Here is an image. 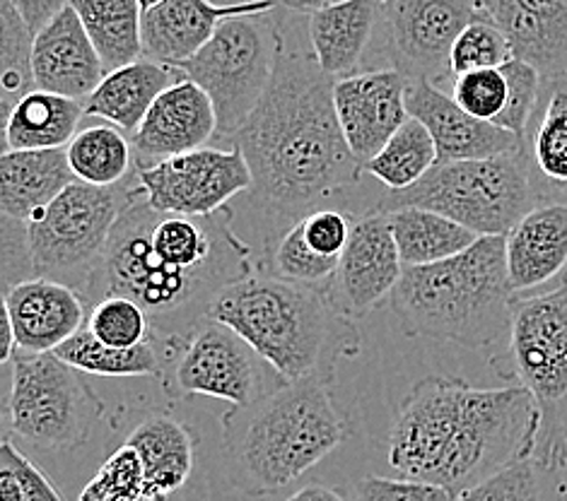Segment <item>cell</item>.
Segmentation results:
<instances>
[{
  "mask_svg": "<svg viewBox=\"0 0 567 501\" xmlns=\"http://www.w3.org/2000/svg\"><path fill=\"white\" fill-rule=\"evenodd\" d=\"M249 243L233 229V210L206 218L159 212L133 194L106 247L90 304L128 296L151 319L159 343L179 341L210 316L215 300L256 273Z\"/></svg>",
  "mask_w": 567,
  "mask_h": 501,
  "instance_id": "obj_1",
  "label": "cell"
},
{
  "mask_svg": "<svg viewBox=\"0 0 567 501\" xmlns=\"http://www.w3.org/2000/svg\"><path fill=\"white\" fill-rule=\"evenodd\" d=\"M336 80L305 51L282 49L276 73L233 143L251 169V191L276 220L266 247L317 206L355 186L364 165L350 150L333 104Z\"/></svg>",
  "mask_w": 567,
  "mask_h": 501,
  "instance_id": "obj_2",
  "label": "cell"
},
{
  "mask_svg": "<svg viewBox=\"0 0 567 501\" xmlns=\"http://www.w3.org/2000/svg\"><path fill=\"white\" fill-rule=\"evenodd\" d=\"M538 435L542 413L526 388L425 376L399 405L386 456L401 478L440 484L458 497L536 456Z\"/></svg>",
  "mask_w": 567,
  "mask_h": 501,
  "instance_id": "obj_3",
  "label": "cell"
},
{
  "mask_svg": "<svg viewBox=\"0 0 567 501\" xmlns=\"http://www.w3.org/2000/svg\"><path fill=\"white\" fill-rule=\"evenodd\" d=\"M225 323L282 382H333L339 362L355 357L362 335L333 302L329 288L280 280L259 265L227 288L210 316Z\"/></svg>",
  "mask_w": 567,
  "mask_h": 501,
  "instance_id": "obj_4",
  "label": "cell"
},
{
  "mask_svg": "<svg viewBox=\"0 0 567 501\" xmlns=\"http://www.w3.org/2000/svg\"><path fill=\"white\" fill-rule=\"evenodd\" d=\"M348 435L331 382H280L259 400L223 415L229 482L247 497L274 494L321 463Z\"/></svg>",
  "mask_w": 567,
  "mask_h": 501,
  "instance_id": "obj_5",
  "label": "cell"
},
{
  "mask_svg": "<svg viewBox=\"0 0 567 501\" xmlns=\"http://www.w3.org/2000/svg\"><path fill=\"white\" fill-rule=\"evenodd\" d=\"M389 300L406 335L466 349L495 347L509 335L517 300L507 280L505 237H481L450 261L406 268Z\"/></svg>",
  "mask_w": 567,
  "mask_h": 501,
  "instance_id": "obj_6",
  "label": "cell"
},
{
  "mask_svg": "<svg viewBox=\"0 0 567 501\" xmlns=\"http://www.w3.org/2000/svg\"><path fill=\"white\" fill-rule=\"evenodd\" d=\"M493 369L532 393L542 413L536 458L567 466V273L546 292L517 296L507 347L491 357Z\"/></svg>",
  "mask_w": 567,
  "mask_h": 501,
  "instance_id": "obj_7",
  "label": "cell"
},
{
  "mask_svg": "<svg viewBox=\"0 0 567 501\" xmlns=\"http://www.w3.org/2000/svg\"><path fill=\"white\" fill-rule=\"evenodd\" d=\"M133 194L136 179L112 188L73 181L24 225V255L32 278L69 284L90 304L114 227Z\"/></svg>",
  "mask_w": 567,
  "mask_h": 501,
  "instance_id": "obj_8",
  "label": "cell"
},
{
  "mask_svg": "<svg viewBox=\"0 0 567 501\" xmlns=\"http://www.w3.org/2000/svg\"><path fill=\"white\" fill-rule=\"evenodd\" d=\"M538 202L522 150L491 159L435 165L409 191H389L377 212L421 208L444 215L478 237H507Z\"/></svg>",
  "mask_w": 567,
  "mask_h": 501,
  "instance_id": "obj_9",
  "label": "cell"
},
{
  "mask_svg": "<svg viewBox=\"0 0 567 501\" xmlns=\"http://www.w3.org/2000/svg\"><path fill=\"white\" fill-rule=\"evenodd\" d=\"M274 12L225 20L210 42L179 65L210 97L223 140L235 138L271 87L282 49V30L274 22Z\"/></svg>",
  "mask_w": 567,
  "mask_h": 501,
  "instance_id": "obj_10",
  "label": "cell"
},
{
  "mask_svg": "<svg viewBox=\"0 0 567 501\" xmlns=\"http://www.w3.org/2000/svg\"><path fill=\"white\" fill-rule=\"evenodd\" d=\"M10 372L8 415L20 439L47 451H69L87 443L104 415V403L83 372L53 352H18Z\"/></svg>",
  "mask_w": 567,
  "mask_h": 501,
  "instance_id": "obj_11",
  "label": "cell"
},
{
  "mask_svg": "<svg viewBox=\"0 0 567 501\" xmlns=\"http://www.w3.org/2000/svg\"><path fill=\"white\" fill-rule=\"evenodd\" d=\"M159 347V382L169 400L210 396L241 408L280 384L268 386V364L233 328L213 319L200 321L186 337Z\"/></svg>",
  "mask_w": 567,
  "mask_h": 501,
  "instance_id": "obj_12",
  "label": "cell"
},
{
  "mask_svg": "<svg viewBox=\"0 0 567 501\" xmlns=\"http://www.w3.org/2000/svg\"><path fill=\"white\" fill-rule=\"evenodd\" d=\"M478 18V3L468 0H389L380 18L386 67L411 83L440 85L452 75L450 56L458 34Z\"/></svg>",
  "mask_w": 567,
  "mask_h": 501,
  "instance_id": "obj_13",
  "label": "cell"
},
{
  "mask_svg": "<svg viewBox=\"0 0 567 501\" xmlns=\"http://www.w3.org/2000/svg\"><path fill=\"white\" fill-rule=\"evenodd\" d=\"M251 169L239 147H200L136 171V186L159 212L206 218L249 191Z\"/></svg>",
  "mask_w": 567,
  "mask_h": 501,
  "instance_id": "obj_14",
  "label": "cell"
},
{
  "mask_svg": "<svg viewBox=\"0 0 567 501\" xmlns=\"http://www.w3.org/2000/svg\"><path fill=\"white\" fill-rule=\"evenodd\" d=\"M403 270L389 218L372 210L353 225L329 294L350 319L368 316L396 290Z\"/></svg>",
  "mask_w": 567,
  "mask_h": 501,
  "instance_id": "obj_15",
  "label": "cell"
},
{
  "mask_svg": "<svg viewBox=\"0 0 567 501\" xmlns=\"http://www.w3.org/2000/svg\"><path fill=\"white\" fill-rule=\"evenodd\" d=\"M406 90L409 77H403L394 67L336 80V116H339L348 147L362 165H368L391 140V135L411 118Z\"/></svg>",
  "mask_w": 567,
  "mask_h": 501,
  "instance_id": "obj_16",
  "label": "cell"
},
{
  "mask_svg": "<svg viewBox=\"0 0 567 501\" xmlns=\"http://www.w3.org/2000/svg\"><path fill=\"white\" fill-rule=\"evenodd\" d=\"M213 138H218L215 106L208 94L184 75L159 94L138 131L131 135V143L138 169H147L165 159L200 150Z\"/></svg>",
  "mask_w": 567,
  "mask_h": 501,
  "instance_id": "obj_17",
  "label": "cell"
},
{
  "mask_svg": "<svg viewBox=\"0 0 567 501\" xmlns=\"http://www.w3.org/2000/svg\"><path fill=\"white\" fill-rule=\"evenodd\" d=\"M406 109L411 118L421 121L430 131L437 147V165L491 159L522 150V138L515 133L466 114L452 94H444L435 83L409 80Z\"/></svg>",
  "mask_w": 567,
  "mask_h": 501,
  "instance_id": "obj_18",
  "label": "cell"
},
{
  "mask_svg": "<svg viewBox=\"0 0 567 501\" xmlns=\"http://www.w3.org/2000/svg\"><path fill=\"white\" fill-rule=\"evenodd\" d=\"M85 304L69 284L27 278L10 284L0 309L16 331L18 352L49 355L85 328Z\"/></svg>",
  "mask_w": 567,
  "mask_h": 501,
  "instance_id": "obj_19",
  "label": "cell"
},
{
  "mask_svg": "<svg viewBox=\"0 0 567 501\" xmlns=\"http://www.w3.org/2000/svg\"><path fill=\"white\" fill-rule=\"evenodd\" d=\"M478 12L544 83L567 77V0H478Z\"/></svg>",
  "mask_w": 567,
  "mask_h": 501,
  "instance_id": "obj_20",
  "label": "cell"
},
{
  "mask_svg": "<svg viewBox=\"0 0 567 501\" xmlns=\"http://www.w3.org/2000/svg\"><path fill=\"white\" fill-rule=\"evenodd\" d=\"M278 10L276 0L249 6H215L210 0H165L143 12V56L179 67L204 49L225 20Z\"/></svg>",
  "mask_w": 567,
  "mask_h": 501,
  "instance_id": "obj_21",
  "label": "cell"
},
{
  "mask_svg": "<svg viewBox=\"0 0 567 501\" xmlns=\"http://www.w3.org/2000/svg\"><path fill=\"white\" fill-rule=\"evenodd\" d=\"M32 67L37 90L78 102H85L106 77L100 53L71 6L34 36Z\"/></svg>",
  "mask_w": 567,
  "mask_h": 501,
  "instance_id": "obj_22",
  "label": "cell"
},
{
  "mask_svg": "<svg viewBox=\"0 0 567 501\" xmlns=\"http://www.w3.org/2000/svg\"><path fill=\"white\" fill-rule=\"evenodd\" d=\"M507 280L515 296L546 292L567 273V206L542 202L505 237Z\"/></svg>",
  "mask_w": 567,
  "mask_h": 501,
  "instance_id": "obj_23",
  "label": "cell"
},
{
  "mask_svg": "<svg viewBox=\"0 0 567 501\" xmlns=\"http://www.w3.org/2000/svg\"><path fill=\"white\" fill-rule=\"evenodd\" d=\"M522 155L538 202L567 206V77L544 83Z\"/></svg>",
  "mask_w": 567,
  "mask_h": 501,
  "instance_id": "obj_24",
  "label": "cell"
},
{
  "mask_svg": "<svg viewBox=\"0 0 567 501\" xmlns=\"http://www.w3.org/2000/svg\"><path fill=\"white\" fill-rule=\"evenodd\" d=\"M380 18L382 3L377 0H339L309 15L307 34L321 71L333 80L355 75Z\"/></svg>",
  "mask_w": 567,
  "mask_h": 501,
  "instance_id": "obj_25",
  "label": "cell"
},
{
  "mask_svg": "<svg viewBox=\"0 0 567 501\" xmlns=\"http://www.w3.org/2000/svg\"><path fill=\"white\" fill-rule=\"evenodd\" d=\"M75 179L65 150H18L0 157V212L27 225Z\"/></svg>",
  "mask_w": 567,
  "mask_h": 501,
  "instance_id": "obj_26",
  "label": "cell"
},
{
  "mask_svg": "<svg viewBox=\"0 0 567 501\" xmlns=\"http://www.w3.org/2000/svg\"><path fill=\"white\" fill-rule=\"evenodd\" d=\"M126 443L141 456L145 472L143 501H167L192 478L196 439L192 429L172 415H147L131 431Z\"/></svg>",
  "mask_w": 567,
  "mask_h": 501,
  "instance_id": "obj_27",
  "label": "cell"
},
{
  "mask_svg": "<svg viewBox=\"0 0 567 501\" xmlns=\"http://www.w3.org/2000/svg\"><path fill=\"white\" fill-rule=\"evenodd\" d=\"M179 67L138 59L106 73L102 85L85 100V116L102 118L124 133H136L159 94L179 83Z\"/></svg>",
  "mask_w": 567,
  "mask_h": 501,
  "instance_id": "obj_28",
  "label": "cell"
},
{
  "mask_svg": "<svg viewBox=\"0 0 567 501\" xmlns=\"http://www.w3.org/2000/svg\"><path fill=\"white\" fill-rule=\"evenodd\" d=\"M85 118V102L34 90L6 118V153L65 150Z\"/></svg>",
  "mask_w": 567,
  "mask_h": 501,
  "instance_id": "obj_29",
  "label": "cell"
},
{
  "mask_svg": "<svg viewBox=\"0 0 567 501\" xmlns=\"http://www.w3.org/2000/svg\"><path fill=\"white\" fill-rule=\"evenodd\" d=\"M384 215L389 218L403 268H423L450 261L481 239L471 229L430 210L401 208Z\"/></svg>",
  "mask_w": 567,
  "mask_h": 501,
  "instance_id": "obj_30",
  "label": "cell"
},
{
  "mask_svg": "<svg viewBox=\"0 0 567 501\" xmlns=\"http://www.w3.org/2000/svg\"><path fill=\"white\" fill-rule=\"evenodd\" d=\"M106 73L143 56V10L138 0H71Z\"/></svg>",
  "mask_w": 567,
  "mask_h": 501,
  "instance_id": "obj_31",
  "label": "cell"
},
{
  "mask_svg": "<svg viewBox=\"0 0 567 501\" xmlns=\"http://www.w3.org/2000/svg\"><path fill=\"white\" fill-rule=\"evenodd\" d=\"M69 165L78 181L112 188L131 179V167L136 161L133 143L124 131L112 124H97L80 131L65 147Z\"/></svg>",
  "mask_w": 567,
  "mask_h": 501,
  "instance_id": "obj_32",
  "label": "cell"
},
{
  "mask_svg": "<svg viewBox=\"0 0 567 501\" xmlns=\"http://www.w3.org/2000/svg\"><path fill=\"white\" fill-rule=\"evenodd\" d=\"M435 165L437 147L430 131L421 121L409 118L391 135V140L382 150L364 165V174L382 181L389 191H409Z\"/></svg>",
  "mask_w": 567,
  "mask_h": 501,
  "instance_id": "obj_33",
  "label": "cell"
},
{
  "mask_svg": "<svg viewBox=\"0 0 567 501\" xmlns=\"http://www.w3.org/2000/svg\"><path fill=\"white\" fill-rule=\"evenodd\" d=\"M155 345V335L151 341L118 349L100 343L87 328L73 335L63 343L53 355L71 364L78 372L92 376H162V352Z\"/></svg>",
  "mask_w": 567,
  "mask_h": 501,
  "instance_id": "obj_34",
  "label": "cell"
},
{
  "mask_svg": "<svg viewBox=\"0 0 567 501\" xmlns=\"http://www.w3.org/2000/svg\"><path fill=\"white\" fill-rule=\"evenodd\" d=\"M565 497L567 484L560 470L532 456L471 487L456 501H565Z\"/></svg>",
  "mask_w": 567,
  "mask_h": 501,
  "instance_id": "obj_35",
  "label": "cell"
},
{
  "mask_svg": "<svg viewBox=\"0 0 567 501\" xmlns=\"http://www.w3.org/2000/svg\"><path fill=\"white\" fill-rule=\"evenodd\" d=\"M32 53L34 34L10 0H3V15H0V104H3V118H8L27 94L37 90Z\"/></svg>",
  "mask_w": 567,
  "mask_h": 501,
  "instance_id": "obj_36",
  "label": "cell"
},
{
  "mask_svg": "<svg viewBox=\"0 0 567 501\" xmlns=\"http://www.w3.org/2000/svg\"><path fill=\"white\" fill-rule=\"evenodd\" d=\"M339 265L341 259L323 255L309 247L305 237V222L300 220L274 247H268V261L261 268L280 280L312 284V288H329L336 273H339Z\"/></svg>",
  "mask_w": 567,
  "mask_h": 501,
  "instance_id": "obj_37",
  "label": "cell"
},
{
  "mask_svg": "<svg viewBox=\"0 0 567 501\" xmlns=\"http://www.w3.org/2000/svg\"><path fill=\"white\" fill-rule=\"evenodd\" d=\"M85 328L100 343L118 349L138 347L153 337L151 319H147L145 311L121 294H110L94 304L90 309Z\"/></svg>",
  "mask_w": 567,
  "mask_h": 501,
  "instance_id": "obj_38",
  "label": "cell"
},
{
  "mask_svg": "<svg viewBox=\"0 0 567 501\" xmlns=\"http://www.w3.org/2000/svg\"><path fill=\"white\" fill-rule=\"evenodd\" d=\"M143 492L145 472L141 456L124 441L94 472L78 501H143Z\"/></svg>",
  "mask_w": 567,
  "mask_h": 501,
  "instance_id": "obj_39",
  "label": "cell"
},
{
  "mask_svg": "<svg viewBox=\"0 0 567 501\" xmlns=\"http://www.w3.org/2000/svg\"><path fill=\"white\" fill-rule=\"evenodd\" d=\"M509 61H515V53H512L507 36L491 20L478 18L458 34L450 56V67L452 75L458 77L476 71H495Z\"/></svg>",
  "mask_w": 567,
  "mask_h": 501,
  "instance_id": "obj_40",
  "label": "cell"
},
{
  "mask_svg": "<svg viewBox=\"0 0 567 501\" xmlns=\"http://www.w3.org/2000/svg\"><path fill=\"white\" fill-rule=\"evenodd\" d=\"M0 501H63L53 482L10 439L0 446Z\"/></svg>",
  "mask_w": 567,
  "mask_h": 501,
  "instance_id": "obj_41",
  "label": "cell"
},
{
  "mask_svg": "<svg viewBox=\"0 0 567 501\" xmlns=\"http://www.w3.org/2000/svg\"><path fill=\"white\" fill-rule=\"evenodd\" d=\"M503 73L507 80V104L503 114L497 116L495 126L515 133L517 138L524 140L526 128L532 124V116L542 100L544 77L538 75L536 67L524 61H509L503 65Z\"/></svg>",
  "mask_w": 567,
  "mask_h": 501,
  "instance_id": "obj_42",
  "label": "cell"
},
{
  "mask_svg": "<svg viewBox=\"0 0 567 501\" xmlns=\"http://www.w3.org/2000/svg\"><path fill=\"white\" fill-rule=\"evenodd\" d=\"M452 97L466 114L495 124L507 104V80L503 67L454 77Z\"/></svg>",
  "mask_w": 567,
  "mask_h": 501,
  "instance_id": "obj_43",
  "label": "cell"
},
{
  "mask_svg": "<svg viewBox=\"0 0 567 501\" xmlns=\"http://www.w3.org/2000/svg\"><path fill=\"white\" fill-rule=\"evenodd\" d=\"M355 501H456V494L413 478L368 476L355 484Z\"/></svg>",
  "mask_w": 567,
  "mask_h": 501,
  "instance_id": "obj_44",
  "label": "cell"
},
{
  "mask_svg": "<svg viewBox=\"0 0 567 501\" xmlns=\"http://www.w3.org/2000/svg\"><path fill=\"white\" fill-rule=\"evenodd\" d=\"M302 222L309 247L323 255H336V259H341L355 225L346 212L333 208H319L315 212H309L307 218H302Z\"/></svg>",
  "mask_w": 567,
  "mask_h": 501,
  "instance_id": "obj_45",
  "label": "cell"
},
{
  "mask_svg": "<svg viewBox=\"0 0 567 501\" xmlns=\"http://www.w3.org/2000/svg\"><path fill=\"white\" fill-rule=\"evenodd\" d=\"M18 15L30 27V32L37 36L47 24L56 20L61 12L71 6V0H10Z\"/></svg>",
  "mask_w": 567,
  "mask_h": 501,
  "instance_id": "obj_46",
  "label": "cell"
},
{
  "mask_svg": "<svg viewBox=\"0 0 567 501\" xmlns=\"http://www.w3.org/2000/svg\"><path fill=\"white\" fill-rule=\"evenodd\" d=\"M286 501H348V497L329 484H307L290 494Z\"/></svg>",
  "mask_w": 567,
  "mask_h": 501,
  "instance_id": "obj_47",
  "label": "cell"
},
{
  "mask_svg": "<svg viewBox=\"0 0 567 501\" xmlns=\"http://www.w3.org/2000/svg\"><path fill=\"white\" fill-rule=\"evenodd\" d=\"M280 10L292 12V15H315L317 10L327 8L331 3H339V0H276Z\"/></svg>",
  "mask_w": 567,
  "mask_h": 501,
  "instance_id": "obj_48",
  "label": "cell"
},
{
  "mask_svg": "<svg viewBox=\"0 0 567 501\" xmlns=\"http://www.w3.org/2000/svg\"><path fill=\"white\" fill-rule=\"evenodd\" d=\"M210 3H215V6H223V8H229V6H249V3H266V0H210Z\"/></svg>",
  "mask_w": 567,
  "mask_h": 501,
  "instance_id": "obj_49",
  "label": "cell"
},
{
  "mask_svg": "<svg viewBox=\"0 0 567 501\" xmlns=\"http://www.w3.org/2000/svg\"><path fill=\"white\" fill-rule=\"evenodd\" d=\"M162 3H165V0H138V6H141V10H143V12H147V10H153V8L162 6Z\"/></svg>",
  "mask_w": 567,
  "mask_h": 501,
  "instance_id": "obj_50",
  "label": "cell"
},
{
  "mask_svg": "<svg viewBox=\"0 0 567 501\" xmlns=\"http://www.w3.org/2000/svg\"><path fill=\"white\" fill-rule=\"evenodd\" d=\"M377 3H382V6H384V3H389V0H377Z\"/></svg>",
  "mask_w": 567,
  "mask_h": 501,
  "instance_id": "obj_51",
  "label": "cell"
},
{
  "mask_svg": "<svg viewBox=\"0 0 567 501\" xmlns=\"http://www.w3.org/2000/svg\"><path fill=\"white\" fill-rule=\"evenodd\" d=\"M468 3H478V0H468Z\"/></svg>",
  "mask_w": 567,
  "mask_h": 501,
  "instance_id": "obj_52",
  "label": "cell"
}]
</instances>
